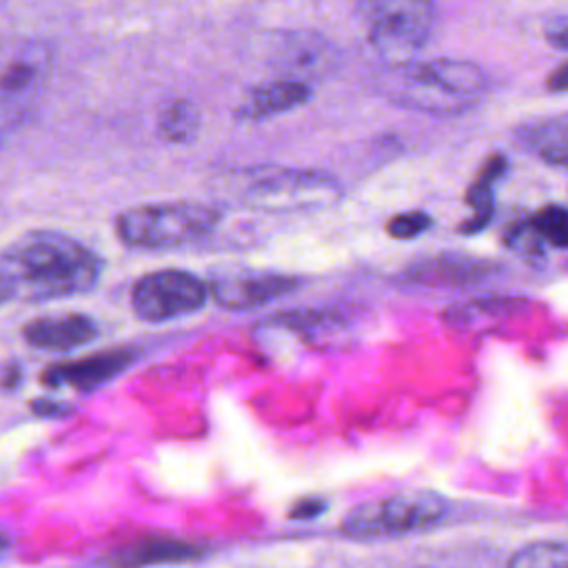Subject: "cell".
I'll return each mask as SVG.
<instances>
[{
    "instance_id": "21",
    "label": "cell",
    "mask_w": 568,
    "mask_h": 568,
    "mask_svg": "<svg viewBox=\"0 0 568 568\" xmlns=\"http://www.w3.org/2000/svg\"><path fill=\"white\" fill-rule=\"evenodd\" d=\"M322 510V504L320 501H304V504H300V508L293 513L295 517H311V513L313 515H317Z\"/></svg>"
},
{
    "instance_id": "14",
    "label": "cell",
    "mask_w": 568,
    "mask_h": 568,
    "mask_svg": "<svg viewBox=\"0 0 568 568\" xmlns=\"http://www.w3.org/2000/svg\"><path fill=\"white\" fill-rule=\"evenodd\" d=\"M521 140L528 149L537 151L548 164L564 166L566 164V124L564 118L544 122L539 126H528L521 133Z\"/></svg>"
},
{
    "instance_id": "7",
    "label": "cell",
    "mask_w": 568,
    "mask_h": 568,
    "mask_svg": "<svg viewBox=\"0 0 568 568\" xmlns=\"http://www.w3.org/2000/svg\"><path fill=\"white\" fill-rule=\"evenodd\" d=\"M206 284L189 271L164 268L135 280L131 306L144 322H169L200 311L206 304Z\"/></svg>"
},
{
    "instance_id": "19",
    "label": "cell",
    "mask_w": 568,
    "mask_h": 568,
    "mask_svg": "<svg viewBox=\"0 0 568 568\" xmlns=\"http://www.w3.org/2000/svg\"><path fill=\"white\" fill-rule=\"evenodd\" d=\"M64 408H67L64 404L49 402V399H38V402H33V410L40 413V415H62Z\"/></svg>"
},
{
    "instance_id": "4",
    "label": "cell",
    "mask_w": 568,
    "mask_h": 568,
    "mask_svg": "<svg viewBox=\"0 0 568 568\" xmlns=\"http://www.w3.org/2000/svg\"><path fill=\"white\" fill-rule=\"evenodd\" d=\"M220 211L202 202H155L126 209L115 220L118 237L138 248H169L206 235Z\"/></svg>"
},
{
    "instance_id": "3",
    "label": "cell",
    "mask_w": 568,
    "mask_h": 568,
    "mask_svg": "<svg viewBox=\"0 0 568 568\" xmlns=\"http://www.w3.org/2000/svg\"><path fill=\"white\" fill-rule=\"evenodd\" d=\"M53 69V53L38 38L0 42V142L9 140L38 109Z\"/></svg>"
},
{
    "instance_id": "13",
    "label": "cell",
    "mask_w": 568,
    "mask_h": 568,
    "mask_svg": "<svg viewBox=\"0 0 568 568\" xmlns=\"http://www.w3.org/2000/svg\"><path fill=\"white\" fill-rule=\"evenodd\" d=\"M504 171H506V158L501 153L490 155L488 162L481 166L477 180L470 184V189L466 193V202L473 206L475 215L459 226L464 233H477L488 224V220L493 215V206H495L493 189H495L497 180L504 175Z\"/></svg>"
},
{
    "instance_id": "9",
    "label": "cell",
    "mask_w": 568,
    "mask_h": 568,
    "mask_svg": "<svg viewBox=\"0 0 568 568\" xmlns=\"http://www.w3.org/2000/svg\"><path fill=\"white\" fill-rule=\"evenodd\" d=\"M335 193V184L320 173H280L266 175L251 191L248 200L262 209H291L322 204Z\"/></svg>"
},
{
    "instance_id": "17",
    "label": "cell",
    "mask_w": 568,
    "mask_h": 568,
    "mask_svg": "<svg viewBox=\"0 0 568 568\" xmlns=\"http://www.w3.org/2000/svg\"><path fill=\"white\" fill-rule=\"evenodd\" d=\"M530 231L539 242H548L555 248H566L568 244V215L561 204H548L539 209L530 222Z\"/></svg>"
},
{
    "instance_id": "18",
    "label": "cell",
    "mask_w": 568,
    "mask_h": 568,
    "mask_svg": "<svg viewBox=\"0 0 568 568\" xmlns=\"http://www.w3.org/2000/svg\"><path fill=\"white\" fill-rule=\"evenodd\" d=\"M430 215L424 211H408V213H397L386 222V233L395 240H413L422 235L430 226Z\"/></svg>"
},
{
    "instance_id": "10",
    "label": "cell",
    "mask_w": 568,
    "mask_h": 568,
    "mask_svg": "<svg viewBox=\"0 0 568 568\" xmlns=\"http://www.w3.org/2000/svg\"><path fill=\"white\" fill-rule=\"evenodd\" d=\"M131 362H133L131 351H124V348L104 351L91 357L53 364L44 371L42 382L51 388L69 386L75 390H93L104 382L113 379L118 373H122Z\"/></svg>"
},
{
    "instance_id": "20",
    "label": "cell",
    "mask_w": 568,
    "mask_h": 568,
    "mask_svg": "<svg viewBox=\"0 0 568 568\" xmlns=\"http://www.w3.org/2000/svg\"><path fill=\"white\" fill-rule=\"evenodd\" d=\"M548 89L550 91H564L566 89V64H559L552 75L548 78Z\"/></svg>"
},
{
    "instance_id": "12",
    "label": "cell",
    "mask_w": 568,
    "mask_h": 568,
    "mask_svg": "<svg viewBox=\"0 0 568 568\" xmlns=\"http://www.w3.org/2000/svg\"><path fill=\"white\" fill-rule=\"evenodd\" d=\"M311 98V87L291 78H280L268 84L251 89L237 113L246 120H262L304 104Z\"/></svg>"
},
{
    "instance_id": "5",
    "label": "cell",
    "mask_w": 568,
    "mask_h": 568,
    "mask_svg": "<svg viewBox=\"0 0 568 568\" xmlns=\"http://www.w3.org/2000/svg\"><path fill=\"white\" fill-rule=\"evenodd\" d=\"M446 513V501L433 490H404L384 499L366 501L348 510L342 530L357 539H384L422 532Z\"/></svg>"
},
{
    "instance_id": "6",
    "label": "cell",
    "mask_w": 568,
    "mask_h": 568,
    "mask_svg": "<svg viewBox=\"0 0 568 568\" xmlns=\"http://www.w3.org/2000/svg\"><path fill=\"white\" fill-rule=\"evenodd\" d=\"M362 13L371 44L388 64L410 62L435 27V9L428 2H371L362 4Z\"/></svg>"
},
{
    "instance_id": "1",
    "label": "cell",
    "mask_w": 568,
    "mask_h": 568,
    "mask_svg": "<svg viewBox=\"0 0 568 568\" xmlns=\"http://www.w3.org/2000/svg\"><path fill=\"white\" fill-rule=\"evenodd\" d=\"M0 273L11 297L42 302L91 291L100 280L102 260L64 233L29 231L2 251Z\"/></svg>"
},
{
    "instance_id": "8",
    "label": "cell",
    "mask_w": 568,
    "mask_h": 568,
    "mask_svg": "<svg viewBox=\"0 0 568 568\" xmlns=\"http://www.w3.org/2000/svg\"><path fill=\"white\" fill-rule=\"evenodd\" d=\"M300 288V280L273 271H226L211 284L213 300L233 311L255 308Z\"/></svg>"
},
{
    "instance_id": "11",
    "label": "cell",
    "mask_w": 568,
    "mask_h": 568,
    "mask_svg": "<svg viewBox=\"0 0 568 568\" xmlns=\"http://www.w3.org/2000/svg\"><path fill=\"white\" fill-rule=\"evenodd\" d=\"M24 342L42 351H71L98 335V324L84 313H55L31 320L22 328Z\"/></svg>"
},
{
    "instance_id": "2",
    "label": "cell",
    "mask_w": 568,
    "mask_h": 568,
    "mask_svg": "<svg viewBox=\"0 0 568 568\" xmlns=\"http://www.w3.org/2000/svg\"><path fill=\"white\" fill-rule=\"evenodd\" d=\"M377 89L393 102L433 115H459L481 102L488 91L486 73L457 58L410 60L386 64Z\"/></svg>"
},
{
    "instance_id": "15",
    "label": "cell",
    "mask_w": 568,
    "mask_h": 568,
    "mask_svg": "<svg viewBox=\"0 0 568 568\" xmlns=\"http://www.w3.org/2000/svg\"><path fill=\"white\" fill-rule=\"evenodd\" d=\"M200 126L197 109L186 100H173L160 115V133L171 142H189Z\"/></svg>"
},
{
    "instance_id": "23",
    "label": "cell",
    "mask_w": 568,
    "mask_h": 568,
    "mask_svg": "<svg viewBox=\"0 0 568 568\" xmlns=\"http://www.w3.org/2000/svg\"><path fill=\"white\" fill-rule=\"evenodd\" d=\"M4 548H7V539L0 535V555L4 552Z\"/></svg>"
},
{
    "instance_id": "16",
    "label": "cell",
    "mask_w": 568,
    "mask_h": 568,
    "mask_svg": "<svg viewBox=\"0 0 568 568\" xmlns=\"http://www.w3.org/2000/svg\"><path fill=\"white\" fill-rule=\"evenodd\" d=\"M508 568H568V548L564 541H535L519 548Z\"/></svg>"
},
{
    "instance_id": "22",
    "label": "cell",
    "mask_w": 568,
    "mask_h": 568,
    "mask_svg": "<svg viewBox=\"0 0 568 568\" xmlns=\"http://www.w3.org/2000/svg\"><path fill=\"white\" fill-rule=\"evenodd\" d=\"M11 297V291H9V284H7V280H4V275L0 273V304L2 302H7Z\"/></svg>"
}]
</instances>
